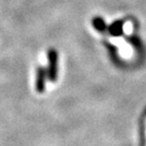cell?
Returning <instances> with one entry per match:
<instances>
[{
  "label": "cell",
  "mask_w": 146,
  "mask_h": 146,
  "mask_svg": "<svg viewBox=\"0 0 146 146\" xmlns=\"http://www.w3.org/2000/svg\"><path fill=\"white\" fill-rule=\"evenodd\" d=\"M109 31L112 36H121L123 33V21H116L109 27Z\"/></svg>",
  "instance_id": "obj_4"
},
{
  "label": "cell",
  "mask_w": 146,
  "mask_h": 146,
  "mask_svg": "<svg viewBox=\"0 0 146 146\" xmlns=\"http://www.w3.org/2000/svg\"><path fill=\"white\" fill-rule=\"evenodd\" d=\"M45 69L39 67L38 68V74H36V90L39 92H43L44 89H45Z\"/></svg>",
  "instance_id": "obj_3"
},
{
  "label": "cell",
  "mask_w": 146,
  "mask_h": 146,
  "mask_svg": "<svg viewBox=\"0 0 146 146\" xmlns=\"http://www.w3.org/2000/svg\"><path fill=\"white\" fill-rule=\"evenodd\" d=\"M145 118H146V111L140 118L139 121V135H140V146H146V126H145Z\"/></svg>",
  "instance_id": "obj_2"
},
{
  "label": "cell",
  "mask_w": 146,
  "mask_h": 146,
  "mask_svg": "<svg viewBox=\"0 0 146 146\" xmlns=\"http://www.w3.org/2000/svg\"><path fill=\"white\" fill-rule=\"evenodd\" d=\"M94 25L96 30L100 31V32H104L106 30V23L104 21L103 18L100 17H96L94 19Z\"/></svg>",
  "instance_id": "obj_5"
},
{
  "label": "cell",
  "mask_w": 146,
  "mask_h": 146,
  "mask_svg": "<svg viewBox=\"0 0 146 146\" xmlns=\"http://www.w3.org/2000/svg\"><path fill=\"white\" fill-rule=\"evenodd\" d=\"M48 77L51 81H55L57 78V71H58V54L54 49H51L48 52Z\"/></svg>",
  "instance_id": "obj_1"
}]
</instances>
